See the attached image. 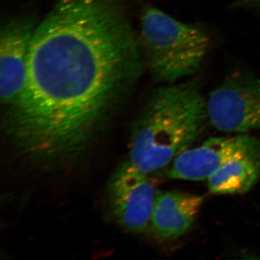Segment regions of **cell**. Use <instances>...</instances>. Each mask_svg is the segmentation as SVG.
<instances>
[{"label":"cell","instance_id":"6da1fadb","mask_svg":"<svg viewBox=\"0 0 260 260\" xmlns=\"http://www.w3.org/2000/svg\"><path fill=\"white\" fill-rule=\"evenodd\" d=\"M123 0H54L38 23L26 83L3 130L25 161L58 170L86 156L141 75Z\"/></svg>","mask_w":260,"mask_h":260},{"label":"cell","instance_id":"7a4b0ae2","mask_svg":"<svg viewBox=\"0 0 260 260\" xmlns=\"http://www.w3.org/2000/svg\"><path fill=\"white\" fill-rule=\"evenodd\" d=\"M208 119L197 78L157 88L133 124L128 160L144 174L161 170L190 148Z\"/></svg>","mask_w":260,"mask_h":260},{"label":"cell","instance_id":"3957f363","mask_svg":"<svg viewBox=\"0 0 260 260\" xmlns=\"http://www.w3.org/2000/svg\"><path fill=\"white\" fill-rule=\"evenodd\" d=\"M138 39L153 79L167 84L195 74L210 45L209 37L198 25L179 21L152 5L142 10Z\"/></svg>","mask_w":260,"mask_h":260},{"label":"cell","instance_id":"277c9868","mask_svg":"<svg viewBox=\"0 0 260 260\" xmlns=\"http://www.w3.org/2000/svg\"><path fill=\"white\" fill-rule=\"evenodd\" d=\"M207 111L220 131L260 132V78L245 70L233 72L210 93Z\"/></svg>","mask_w":260,"mask_h":260},{"label":"cell","instance_id":"5b68a950","mask_svg":"<svg viewBox=\"0 0 260 260\" xmlns=\"http://www.w3.org/2000/svg\"><path fill=\"white\" fill-rule=\"evenodd\" d=\"M158 191L148 174L129 161L122 162L108 185L107 201L116 223L131 232H145L151 224Z\"/></svg>","mask_w":260,"mask_h":260},{"label":"cell","instance_id":"8992f818","mask_svg":"<svg viewBox=\"0 0 260 260\" xmlns=\"http://www.w3.org/2000/svg\"><path fill=\"white\" fill-rule=\"evenodd\" d=\"M247 156L260 158V138L239 134L210 138L179 154L162 175L170 179L207 180L226 162Z\"/></svg>","mask_w":260,"mask_h":260},{"label":"cell","instance_id":"52a82bcc","mask_svg":"<svg viewBox=\"0 0 260 260\" xmlns=\"http://www.w3.org/2000/svg\"><path fill=\"white\" fill-rule=\"evenodd\" d=\"M37 18L21 15L7 21L0 31V100L10 107L21 95L28 73Z\"/></svg>","mask_w":260,"mask_h":260},{"label":"cell","instance_id":"ba28073f","mask_svg":"<svg viewBox=\"0 0 260 260\" xmlns=\"http://www.w3.org/2000/svg\"><path fill=\"white\" fill-rule=\"evenodd\" d=\"M203 201L204 197L190 193L158 191L150 225L164 239L182 237L194 225Z\"/></svg>","mask_w":260,"mask_h":260},{"label":"cell","instance_id":"9c48e42d","mask_svg":"<svg viewBox=\"0 0 260 260\" xmlns=\"http://www.w3.org/2000/svg\"><path fill=\"white\" fill-rule=\"evenodd\" d=\"M260 178V158L233 159L207 179L214 194H244L255 185Z\"/></svg>","mask_w":260,"mask_h":260},{"label":"cell","instance_id":"30bf717a","mask_svg":"<svg viewBox=\"0 0 260 260\" xmlns=\"http://www.w3.org/2000/svg\"><path fill=\"white\" fill-rule=\"evenodd\" d=\"M237 5L260 12V0H239Z\"/></svg>","mask_w":260,"mask_h":260}]
</instances>
